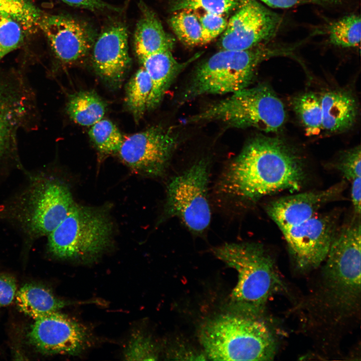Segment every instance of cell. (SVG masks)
Here are the masks:
<instances>
[{"mask_svg": "<svg viewBox=\"0 0 361 361\" xmlns=\"http://www.w3.org/2000/svg\"><path fill=\"white\" fill-rule=\"evenodd\" d=\"M344 182L321 191L280 198L266 207L268 216L281 231L301 224L315 215L324 205L338 197L345 189Z\"/></svg>", "mask_w": 361, "mask_h": 361, "instance_id": "e0dca14e", "label": "cell"}, {"mask_svg": "<svg viewBox=\"0 0 361 361\" xmlns=\"http://www.w3.org/2000/svg\"><path fill=\"white\" fill-rule=\"evenodd\" d=\"M39 29L57 58L66 64L84 58L91 51L96 38L88 23L65 15H43Z\"/></svg>", "mask_w": 361, "mask_h": 361, "instance_id": "5bb4252c", "label": "cell"}, {"mask_svg": "<svg viewBox=\"0 0 361 361\" xmlns=\"http://www.w3.org/2000/svg\"><path fill=\"white\" fill-rule=\"evenodd\" d=\"M220 42L221 49L242 50L270 43L279 31L282 17L257 0H238Z\"/></svg>", "mask_w": 361, "mask_h": 361, "instance_id": "7c38bea8", "label": "cell"}, {"mask_svg": "<svg viewBox=\"0 0 361 361\" xmlns=\"http://www.w3.org/2000/svg\"><path fill=\"white\" fill-rule=\"evenodd\" d=\"M322 113V130L339 133L351 128L358 113L356 100L348 91L334 90L319 96Z\"/></svg>", "mask_w": 361, "mask_h": 361, "instance_id": "d6986e66", "label": "cell"}, {"mask_svg": "<svg viewBox=\"0 0 361 361\" xmlns=\"http://www.w3.org/2000/svg\"><path fill=\"white\" fill-rule=\"evenodd\" d=\"M292 108L308 136L322 131V113L320 97L313 92L300 94L292 100Z\"/></svg>", "mask_w": 361, "mask_h": 361, "instance_id": "603a6c76", "label": "cell"}, {"mask_svg": "<svg viewBox=\"0 0 361 361\" xmlns=\"http://www.w3.org/2000/svg\"><path fill=\"white\" fill-rule=\"evenodd\" d=\"M113 225L104 211L75 204L66 218L47 236V249L54 257L93 260L109 245Z\"/></svg>", "mask_w": 361, "mask_h": 361, "instance_id": "ba28073f", "label": "cell"}, {"mask_svg": "<svg viewBox=\"0 0 361 361\" xmlns=\"http://www.w3.org/2000/svg\"><path fill=\"white\" fill-rule=\"evenodd\" d=\"M15 279L8 274H0V307L10 304L16 294Z\"/></svg>", "mask_w": 361, "mask_h": 361, "instance_id": "e575fe53", "label": "cell"}, {"mask_svg": "<svg viewBox=\"0 0 361 361\" xmlns=\"http://www.w3.org/2000/svg\"><path fill=\"white\" fill-rule=\"evenodd\" d=\"M24 30L18 22L8 16H0V58L19 47L24 39Z\"/></svg>", "mask_w": 361, "mask_h": 361, "instance_id": "f546056e", "label": "cell"}, {"mask_svg": "<svg viewBox=\"0 0 361 361\" xmlns=\"http://www.w3.org/2000/svg\"><path fill=\"white\" fill-rule=\"evenodd\" d=\"M32 89L24 76H0V177L14 168L25 170L18 147V135L37 116Z\"/></svg>", "mask_w": 361, "mask_h": 361, "instance_id": "9c48e42d", "label": "cell"}, {"mask_svg": "<svg viewBox=\"0 0 361 361\" xmlns=\"http://www.w3.org/2000/svg\"><path fill=\"white\" fill-rule=\"evenodd\" d=\"M151 89L149 76L141 67L130 80L126 91V105L136 120H139L147 110Z\"/></svg>", "mask_w": 361, "mask_h": 361, "instance_id": "484cf974", "label": "cell"}, {"mask_svg": "<svg viewBox=\"0 0 361 361\" xmlns=\"http://www.w3.org/2000/svg\"><path fill=\"white\" fill-rule=\"evenodd\" d=\"M305 179L300 156L284 141L260 135L250 140L223 173L220 189L255 201L282 191H298Z\"/></svg>", "mask_w": 361, "mask_h": 361, "instance_id": "7a4b0ae2", "label": "cell"}, {"mask_svg": "<svg viewBox=\"0 0 361 361\" xmlns=\"http://www.w3.org/2000/svg\"><path fill=\"white\" fill-rule=\"evenodd\" d=\"M139 5L141 15L134 35V49L138 59L161 50H172L174 39L151 10L143 3Z\"/></svg>", "mask_w": 361, "mask_h": 361, "instance_id": "ffe728a7", "label": "cell"}, {"mask_svg": "<svg viewBox=\"0 0 361 361\" xmlns=\"http://www.w3.org/2000/svg\"><path fill=\"white\" fill-rule=\"evenodd\" d=\"M88 133L97 150L103 155L117 153L124 139L112 122L103 118L91 126Z\"/></svg>", "mask_w": 361, "mask_h": 361, "instance_id": "83f0119b", "label": "cell"}, {"mask_svg": "<svg viewBox=\"0 0 361 361\" xmlns=\"http://www.w3.org/2000/svg\"><path fill=\"white\" fill-rule=\"evenodd\" d=\"M43 14L32 0H0V16H8L21 26L25 33L32 34L39 29Z\"/></svg>", "mask_w": 361, "mask_h": 361, "instance_id": "4316f807", "label": "cell"}, {"mask_svg": "<svg viewBox=\"0 0 361 361\" xmlns=\"http://www.w3.org/2000/svg\"><path fill=\"white\" fill-rule=\"evenodd\" d=\"M27 174L25 185L0 205V221L16 228L29 244L47 237L76 203L67 185L48 172Z\"/></svg>", "mask_w": 361, "mask_h": 361, "instance_id": "3957f363", "label": "cell"}, {"mask_svg": "<svg viewBox=\"0 0 361 361\" xmlns=\"http://www.w3.org/2000/svg\"><path fill=\"white\" fill-rule=\"evenodd\" d=\"M217 258L238 272L231 296L234 313L259 318L275 293L283 288L274 260L260 244L225 243L213 249Z\"/></svg>", "mask_w": 361, "mask_h": 361, "instance_id": "277c9868", "label": "cell"}, {"mask_svg": "<svg viewBox=\"0 0 361 361\" xmlns=\"http://www.w3.org/2000/svg\"><path fill=\"white\" fill-rule=\"evenodd\" d=\"M326 33L329 43L333 46L343 48H359L360 17L352 14L332 22L327 26Z\"/></svg>", "mask_w": 361, "mask_h": 361, "instance_id": "cb8c5ba5", "label": "cell"}, {"mask_svg": "<svg viewBox=\"0 0 361 361\" xmlns=\"http://www.w3.org/2000/svg\"><path fill=\"white\" fill-rule=\"evenodd\" d=\"M336 168L348 181L361 177V148L355 146L343 152L336 164Z\"/></svg>", "mask_w": 361, "mask_h": 361, "instance_id": "1f68e13d", "label": "cell"}, {"mask_svg": "<svg viewBox=\"0 0 361 361\" xmlns=\"http://www.w3.org/2000/svg\"><path fill=\"white\" fill-rule=\"evenodd\" d=\"M168 22L177 39L185 45H204L202 26L196 12L189 10L174 12Z\"/></svg>", "mask_w": 361, "mask_h": 361, "instance_id": "d4e9b609", "label": "cell"}, {"mask_svg": "<svg viewBox=\"0 0 361 361\" xmlns=\"http://www.w3.org/2000/svg\"><path fill=\"white\" fill-rule=\"evenodd\" d=\"M66 111L76 123L91 126L103 118L106 105L96 93L82 91L70 96L66 105Z\"/></svg>", "mask_w": 361, "mask_h": 361, "instance_id": "7402d4cb", "label": "cell"}, {"mask_svg": "<svg viewBox=\"0 0 361 361\" xmlns=\"http://www.w3.org/2000/svg\"><path fill=\"white\" fill-rule=\"evenodd\" d=\"M28 337L44 353L77 354L88 344L89 335L83 326L58 311L35 320Z\"/></svg>", "mask_w": 361, "mask_h": 361, "instance_id": "9a60e30c", "label": "cell"}, {"mask_svg": "<svg viewBox=\"0 0 361 361\" xmlns=\"http://www.w3.org/2000/svg\"><path fill=\"white\" fill-rule=\"evenodd\" d=\"M361 177H357L351 182L350 195L351 201L355 215L360 216Z\"/></svg>", "mask_w": 361, "mask_h": 361, "instance_id": "8d00e7d4", "label": "cell"}, {"mask_svg": "<svg viewBox=\"0 0 361 361\" xmlns=\"http://www.w3.org/2000/svg\"><path fill=\"white\" fill-rule=\"evenodd\" d=\"M91 50L97 73L110 84H120L130 62L125 26L120 22L108 26L96 38Z\"/></svg>", "mask_w": 361, "mask_h": 361, "instance_id": "2e32d148", "label": "cell"}, {"mask_svg": "<svg viewBox=\"0 0 361 361\" xmlns=\"http://www.w3.org/2000/svg\"><path fill=\"white\" fill-rule=\"evenodd\" d=\"M178 143L172 128L154 126L124 138L117 153L136 173L157 176L164 172Z\"/></svg>", "mask_w": 361, "mask_h": 361, "instance_id": "8fae6325", "label": "cell"}, {"mask_svg": "<svg viewBox=\"0 0 361 361\" xmlns=\"http://www.w3.org/2000/svg\"><path fill=\"white\" fill-rule=\"evenodd\" d=\"M171 51L161 50L139 60L152 83L147 110L153 109L159 104L176 76L201 55L196 54L187 61L180 62L174 58Z\"/></svg>", "mask_w": 361, "mask_h": 361, "instance_id": "ac0fdd59", "label": "cell"}, {"mask_svg": "<svg viewBox=\"0 0 361 361\" xmlns=\"http://www.w3.org/2000/svg\"><path fill=\"white\" fill-rule=\"evenodd\" d=\"M209 161L196 162L167 187L165 213L179 218L193 233L201 234L210 225L211 211L208 199Z\"/></svg>", "mask_w": 361, "mask_h": 361, "instance_id": "30bf717a", "label": "cell"}, {"mask_svg": "<svg viewBox=\"0 0 361 361\" xmlns=\"http://www.w3.org/2000/svg\"><path fill=\"white\" fill-rule=\"evenodd\" d=\"M201 343L213 360H272L276 343L259 318L232 313L208 321L200 332Z\"/></svg>", "mask_w": 361, "mask_h": 361, "instance_id": "8992f818", "label": "cell"}, {"mask_svg": "<svg viewBox=\"0 0 361 361\" xmlns=\"http://www.w3.org/2000/svg\"><path fill=\"white\" fill-rule=\"evenodd\" d=\"M124 355L127 360H156L158 352L148 336L138 333L130 339Z\"/></svg>", "mask_w": 361, "mask_h": 361, "instance_id": "4dcf8cb0", "label": "cell"}, {"mask_svg": "<svg viewBox=\"0 0 361 361\" xmlns=\"http://www.w3.org/2000/svg\"><path fill=\"white\" fill-rule=\"evenodd\" d=\"M238 0H172L170 9L173 13L183 10L226 15L235 10Z\"/></svg>", "mask_w": 361, "mask_h": 361, "instance_id": "f1b7e54d", "label": "cell"}, {"mask_svg": "<svg viewBox=\"0 0 361 361\" xmlns=\"http://www.w3.org/2000/svg\"><path fill=\"white\" fill-rule=\"evenodd\" d=\"M64 3L77 8L92 11L106 10L117 11L118 9L104 2L102 0H61Z\"/></svg>", "mask_w": 361, "mask_h": 361, "instance_id": "d590c367", "label": "cell"}, {"mask_svg": "<svg viewBox=\"0 0 361 361\" xmlns=\"http://www.w3.org/2000/svg\"><path fill=\"white\" fill-rule=\"evenodd\" d=\"M262 44L246 50L221 49L200 65L182 95L186 101L208 94L234 93L249 87L258 66L291 55L298 45Z\"/></svg>", "mask_w": 361, "mask_h": 361, "instance_id": "5b68a950", "label": "cell"}, {"mask_svg": "<svg viewBox=\"0 0 361 361\" xmlns=\"http://www.w3.org/2000/svg\"><path fill=\"white\" fill-rule=\"evenodd\" d=\"M361 228L355 216L338 231L317 285L305 302L312 322L329 329L357 317L360 307Z\"/></svg>", "mask_w": 361, "mask_h": 361, "instance_id": "6da1fadb", "label": "cell"}, {"mask_svg": "<svg viewBox=\"0 0 361 361\" xmlns=\"http://www.w3.org/2000/svg\"><path fill=\"white\" fill-rule=\"evenodd\" d=\"M15 297L20 310L34 320L58 312L66 305L47 288L34 284L24 285Z\"/></svg>", "mask_w": 361, "mask_h": 361, "instance_id": "44dd1931", "label": "cell"}, {"mask_svg": "<svg viewBox=\"0 0 361 361\" xmlns=\"http://www.w3.org/2000/svg\"><path fill=\"white\" fill-rule=\"evenodd\" d=\"M269 7L276 9H289L296 6L312 4L327 6L337 4L341 0H260Z\"/></svg>", "mask_w": 361, "mask_h": 361, "instance_id": "836d02e7", "label": "cell"}, {"mask_svg": "<svg viewBox=\"0 0 361 361\" xmlns=\"http://www.w3.org/2000/svg\"><path fill=\"white\" fill-rule=\"evenodd\" d=\"M297 269L307 271L319 267L325 260L338 232L337 217L317 215L282 230Z\"/></svg>", "mask_w": 361, "mask_h": 361, "instance_id": "4fadbf2b", "label": "cell"}, {"mask_svg": "<svg viewBox=\"0 0 361 361\" xmlns=\"http://www.w3.org/2000/svg\"><path fill=\"white\" fill-rule=\"evenodd\" d=\"M1 58H0V61H1Z\"/></svg>", "mask_w": 361, "mask_h": 361, "instance_id": "74e56055", "label": "cell"}, {"mask_svg": "<svg viewBox=\"0 0 361 361\" xmlns=\"http://www.w3.org/2000/svg\"><path fill=\"white\" fill-rule=\"evenodd\" d=\"M283 103L266 84L246 88L191 116L188 123L217 121L238 128L253 127L267 133L280 131L286 120Z\"/></svg>", "mask_w": 361, "mask_h": 361, "instance_id": "52a82bcc", "label": "cell"}, {"mask_svg": "<svg viewBox=\"0 0 361 361\" xmlns=\"http://www.w3.org/2000/svg\"><path fill=\"white\" fill-rule=\"evenodd\" d=\"M199 16L202 29L204 45L211 42L222 34L227 27L228 20L224 15L203 12Z\"/></svg>", "mask_w": 361, "mask_h": 361, "instance_id": "d6a6232c", "label": "cell"}]
</instances>
